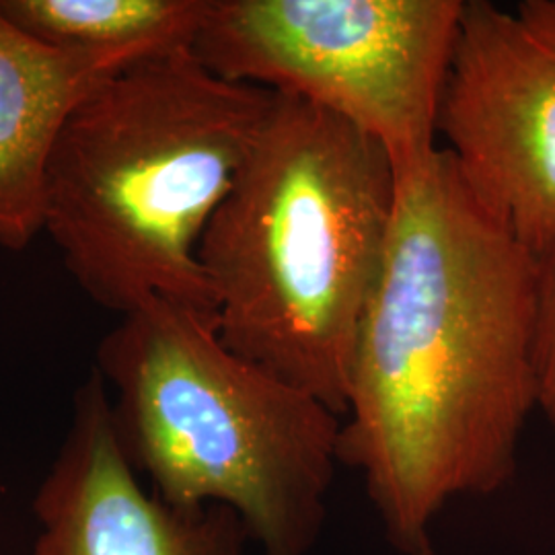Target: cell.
<instances>
[{"label": "cell", "mask_w": 555, "mask_h": 555, "mask_svg": "<svg viewBox=\"0 0 555 555\" xmlns=\"http://www.w3.org/2000/svg\"><path fill=\"white\" fill-rule=\"evenodd\" d=\"M41 533L31 555H243L237 513L178 508L149 494L119 447L105 380L93 371L34 500Z\"/></svg>", "instance_id": "obj_7"}, {"label": "cell", "mask_w": 555, "mask_h": 555, "mask_svg": "<svg viewBox=\"0 0 555 555\" xmlns=\"http://www.w3.org/2000/svg\"><path fill=\"white\" fill-rule=\"evenodd\" d=\"M533 371L537 412L555 435V237L535 254Z\"/></svg>", "instance_id": "obj_10"}, {"label": "cell", "mask_w": 555, "mask_h": 555, "mask_svg": "<svg viewBox=\"0 0 555 555\" xmlns=\"http://www.w3.org/2000/svg\"><path fill=\"white\" fill-rule=\"evenodd\" d=\"M208 7L210 0H0V15L48 46L155 56L192 48Z\"/></svg>", "instance_id": "obj_9"}, {"label": "cell", "mask_w": 555, "mask_h": 555, "mask_svg": "<svg viewBox=\"0 0 555 555\" xmlns=\"http://www.w3.org/2000/svg\"><path fill=\"white\" fill-rule=\"evenodd\" d=\"M533 319L535 254L440 146L397 181L341 416L339 461L362 476L397 554H437L449 502L515 477L537 410Z\"/></svg>", "instance_id": "obj_1"}, {"label": "cell", "mask_w": 555, "mask_h": 555, "mask_svg": "<svg viewBox=\"0 0 555 555\" xmlns=\"http://www.w3.org/2000/svg\"><path fill=\"white\" fill-rule=\"evenodd\" d=\"M438 139L525 247L555 237V0H463Z\"/></svg>", "instance_id": "obj_6"}, {"label": "cell", "mask_w": 555, "mask_h": 555, "mask_svg": "<svg viewBox=\"0 0 555 555\" xmlns=\"http://www.w3.org/2000/svg\"><path fill=\"white\" fill-rule=\"evenodd\" d=\"M119 447L178 508L237 513L261 555H311L325 525L341 417L238 357L217 315L149 298L98 346Z\"/></svg>", "instance_id": "obj_4"}, {"label": "cell", "mask_w": 555, "mask_h": 555, "mask_svg": "<svg viewBox=\"0 0 555 555\" xmlns=\"http://www.w3.org/2000/svg\"><path fill=\"white\" fill-rule=\"evenodd\" d=\"M396 202V169L375 140L274 93L199 241L222 341L339 417Z\"/></svg>", "instance_id": "obj_2"}, {"label": "cell", "mask_w": 555, "mask_h": 555, "mask_svg": "<svg viewBox=\"0 0 555 555\" xmlns=\"http://www.w3.org/2000/svg\"><path fill=\"white\" fill-rule=\"evenodd\" d=\"M272 103L266 89L212 75L190 48L93 87L43 185V233L87 297L118 315L155 297L215 313L199 241Z\"/></svg>", "instance_id": "obj_3"}, {"label": "cell", "mask_w": 555, "mask_h": 555, "mask_svg": "<svg viewBox=\"0 0 555 555\" xmlns=\"http://www.w3.org/2000/svg\"><path fill=\"white\" fill-rule=\"evenodd\" d=\"M146 59L132 50L56 48L0 15V247L43 231V185L64 124L101 80Z\"/></svg>", "instance_id": "obj_8"}, {"label": "cell", "mask_w": 555, "mask_h": 555, "mask_svg": "<svg viewBox=\"0 0 555 555\" xmlns=\"http://www.w3.org/2000/svg\"><path fill=\"white\" fill-rule=\"evenodd\" d=\"M463 0H210L192 54L375 140L397 181L438 149Z\"/></svg>", "instance_id": "obj_5"}]
</instances>
